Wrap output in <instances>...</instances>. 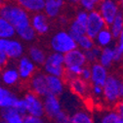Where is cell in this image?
Listing matches in <instances>:
<instances>
[{"label":"cell","instance_id":"6da1fadb","mask_svg":"<svg viewBox=\"0 0 123 123\" xmlns=\"http://www.w3.org/2000/svg\"><path fill=\"white\" fill-rule=\"evenodd\" d=\"M0 17L7 20L16 31L30 25V15L16 2L6 1L0 7Z\"/></svg>","mask_w":123,"mask_h":123},{"label":"cell","instance_id":"7a4b0ae2","mask_svg":"<svg viewBox=\"0 0 123 123\" xmlns=\"http://www.w3.org/2000/svg\"><path fill=\"white\" fill-rule=\"evenodd\" d=\"M50 48L52 49V52L65 55L68 52L77 48V45L68 30L61 29L51 37Z\"/></svg>","mask_w":123,"mask_h":123},{"label":"cell","instance_id":"3957f363","mask_svg":"<svg viewBox=\"0 0 123 123\" xmlns=\"http://www.w3.org/2000/svg\"><path fill=\"white\" fill-rule=\"evenodd\" d=\"M120 82L121 78L114 74H109L103 85V98L107 105H115L120 101Z\"/></svg>","mask_w":123,"mask_h":123},{"label":"cell","instance_id":"277c9868","mask_svg":"<svg viewBox=\"0 0 123 123\" xmlns=\"http://www.w3.org/2000/svg\"><path fill=\"white\" fill-rule=\"evenodd\" d=\"M42 68H43V72L46 74L64 78L66 73L64 55L56 52H52L48 54L44 64L42 65Z\"/></svg>","mask_w":123,"mask_h":123},{"label":"cell","instance_id":"5b68a950","mask_svg":"<svg viewBox=\"0 0 123 123\" xmlns=\"http://www.w3.org/2000/svg\"><path fill=\"white\" fill-rule=\"evenodd\" d=\"M0 49H1L9 60L17 61L25 56V48L24 42L17 38H0Z\"/></svg>","mask_w":123,"mask_h":123},{"label":"cell","instance_id":"8992f818","mask_svg":"<svg viewBox=\"0 0 123 123\" xmlns=\"http://www.w3.org/2000/svg\"><path fill=\"white\" fill-rule=\"evenodd\" d=\"M25 105V114L35 117L44 116V106L42 98L32 92H27L23 97Z\"/></svg>","mask_w":123,"mask_h":123},{"label":"cell","instance_id":"52a82bcc","mask_svg":"<svg viewBox=\"0 0 123 123\" xmlns=\"http://www.w3.org/2000/svg\"><path fill=\"white\" fill-rule=\"evenodd\" d=\"M96 10L104 19L106 26L112 23L116 15L120 12L117 0H101Z\"/></svg>","mask_w":123,"mask_h":123},{"label":"cell","instance_id":"ba28073f","mask_svg":"<svg viewBox=\"0 0 123 123\" xmlns=\"http://www.w3.org/2000/svg\"><path fill=\"white\" fill-rule=\"evenodd\" d=\"M106 25L104 19L102 18V16L97 10L88 12V18L85 28H86V34L89 37L94 39L95 36Z\"/></svg>","mask_w":123,"mask_h":123},{"label":"cell","instance_id":"9c48e42d","mask_svg":"<svg viewBox=\"0 0 123 123\" xmlns=\"http://www.w3.org/2000/svg\"><path fill=\"white\" fill-rule=\"evenodd\" d=\"M46 76L47 75L43 71H36L32 75V77L28 80V86L30 92H32V93L36 94L41 98L49 94Z\"/></svg>","mask_w":123,"mask_h":123},{"label":"cell","instance_id":"30bf717a","mask_svg":"<svg viewBox=\"0 0 123 123\" xmlns=\"http://www.w3.org/2000/svg\"><path fill=\"white\" fill-rule=\"evenodd\" d=\"M43 106H44V115L53 119L56 115H58L63 110V104L58 96L48 94L42 98Z\"/></svg>","mask_w":123,"mask_h":123},{"label":"cell","instance_id":"8fae6325","mask_svg":"<svg viewBox=\"0 0 123 123\" xmlns=\"http://www.w3.org/2000/svg\"><path fill=\"white\" fill-rule=\"evenodd\" d=\"M36 65L27 56H23L17 60V70L20 75V79L23 81H28L32 75L37 71Z\"/></svg>","mask_w":123,"mask_h":123},{"label":"cell","instance_id":"7c38bea8","mask_svg":"<svg viewBox=\"0 0 123 123\" xmlns=\"http://www.w3.org/2000/svg\"><path fill=\"white\" fill-rule=\"evenodd\" d=\"M30 25L38 35H45L50 30L49 18L43 12L34 13L30 16Z\"/></svg>","mask_w":123,"mask_h":123},{"label":"cell","instance_id":"4fadbf2b","mask_svg":"<svg viewBox=\"0 0 123 123\" xmlns=\"http://www.w3.org/2000/svg\"><path fill=\"white\" fill-rule=\"evenodd\" d=\"M20 75L16 67L5 66L0 69V82L7 88L13 87L20 82Z\"/></svg>","mask_w":123,"mask_h":123},{"label":"cell","instance_id":"5bb4252c","mask_svg":"<svg viewBox=\"0 0 123 123\" xmlns=\"http://www.w3.org/2000/svg\"><path fill=\"white\" fill-rule=\"evenodd\" d=\"M91 70V78L90 83L93 85L103 86L109 76V69L103 67L99 63H94L89 66Z\"/></svg>","mask_w":123,"mask_h":123},{"label":"cell","instance_id":"9a60e30c","mask_svg":"<svg viewBox=\"0 0 123 123\" xmlns=\"http://www.w3.org/2000/svg\"><path fill=\"white\" fill-rule=\"evenodd\" d=\"M68 84L70 91L75 95L81 98L86 97L90 93V85L89 82L84 81L79 76L77 77H71L68 79Z\"/></svg>","mask_w":123,"mask_h":123},{"label":"cell","instance_id":"2e32d148","mask_svg":"<svg viewBox=\"0 0 123 123\" xmlns=\"http://www.w3.org/2000/svg\"><path fill=\"white\" fill-rule=\"evenodd\" d=\"M64 63L65 68L70 67V66H79V67H85L87 66L86 58L84 55V52L80 50L79 48H75L67 54L64 55Z\"/></svg>","mask_w":123,"mask_h":123},{"label":"cell","instance_id":"e0dca14e","mask_svg":"<svg viewBox=\"0 0 123 123\" xmlns=\"http://www.w3.org/2000/svg\"><path fill=\"white\" fill-rule=\"evenodd\" d=\"M65 6V0H44L43 13L49 19H57Z\"/></svg>","mask_w":123,"mask_h":123},{"label":"cell","instance_id":"ac0fdd59","mask_svg":"<svg viewBox=\"0 0 123 123\" xmlns=\"http://www.w3.org/2000/svg\"><path fill=\"white\" fill-rule=\"evenodd\" d=\"M46 79H47V87L49 94L55 95L60 97L64 94L66 89V82L63 77H58L54 75H48L46 74Z\"/></svg>","mask_w":123,"mask_h":123},{"label":"cell","instance_id":"d6986e66","mask_svg":"<svg viewBox=\"0 0 123 123\" xmlns=\"http://www.w3.org/2000/svg\"><path fill=\"white\" fill-rule=\"evenodd\" d=\"M18 99L19 98L14 92L0 83V110L14 107Z\"/></svg>","mask_w":123,"mask_h":123},{"label":"cell","instance_id":"ffe728a7","mask_svg":"<svg viewBox=\"0 0 123 123\" xmlns=\"http://www.w3.org/2000/svg\"><path fill=\"white\" fill-rule=\"evenodd\" d=\"M0 118L3 123H24L25 115L13 107L0 110Z\"/></svg>","mask_w":123,"mask_h":123},{"label":"cell","instance_id":"44dd1931","mask_svg":"<svg viewBox=\"0 0 123 123\" xmlns=\"http://www.w3.org/2000/svg\"><path fill=\"white\" fill-rule=\"evenodd\" d=\"M114 40L115 39H114L112 33L111 32L109 26H105V28H103L94 38L95 45L98 46V47H100V48H105V47H109V46H112V43H113Z\"/></svg>","mask_w":123,"mask_h":123},{"label":"cell","instance_id":"7402d4cb","mask_svg":"<svg viewBox=\"0 0 123 123\" xmlns=\"http://www.w3.org/2000/svg\"><path fill=\"white\" fill-rule=\"evenodd\" d=\"M15 2L29 14L42 12L44 8V0H15Z\"/></svg>","mask_w":123,"mask_h":123},{"label":"cell","instance_id":"603a6c76","mask_svg":"<svg viewBox=\"0 0 123 123\" xmlns=\"http://www.w3.org/2000/svg\"><path fill=\"white\" fill-rule=\"evenodd\" d=\"M98 63L101 64L103 67L109 69L115 62H114V48L113 46L102 48L101 54L98 60Z\"/></svg>","mask_w":123,"mask_h":123},{"label":"cell","instance_id":"cb8c5ba5","mask_svg":"<svg viewBox=\"0 0 123 123\" xmlns=\"http://www.w3.org/2000/svg\"><path fill=\"white\" fill-rule=\"evenodd\" d=\"M27 57L31 60L36 66H41L44 64V62L47 57L46 52L40 48L39 46L36 45H32L30 46L29 49L27 50Z\"/></svg>","mask_w":123,"mask_h":123},{"label":"cell","instance_id":"d4e9b609","mask_svg":"<svg viewBox=\"0 0 123 123\" xmlns=\"http://www.w3.org/2000/svg\"><path fill=\"white\" fill-rule=\"evenodd\" d=\"M71 123H96L92 114L85 110H78L70 115Z\"/></svg>","mask_w":123,"mask_h":123},{"label":"cell","instance_id":"484cf974","mask_svg":"<svg viewBox=\"0 0 123 123\" xmlns=\"http://www.w3.org/2000/svg\"><path fill=\"white\" fill-rule=\"evenodd\" d=\"M68 33L71 35V37L76 41L79 37L86 34V28L85 25L76 20H72L68 25Z\"/></svg>","mask_w":123,"mask_h":123},{"label":"cell","instance_id":"4316f807","mask_svg":"<svg viewBox=\"0 0 123 123\" xmlns=\"http://www.w3.org/2000/svg\"><path fill=\"white\" fill-rule=\"evenodd\" d=\"M16 36L15 27L4 18L0 17V38H13Z\"/></svg>","mask_w":123,"mask_h":123},{"label":"cell","instance_id":"83f0119b","mask_svg":"<svg viewBox=\"0 0 123 123\" xmlns=\"http://www.w3.org/2000/svg\"><path fill=\"white\" fill-rule=\"evenodd\" d=\"M16 35L19 37V39L22 42H32L36 38V33L31 27V25H29L27 27H25L23 29H20L18 31H16Z\"/></svg>","mask_w":123,"mask_h":123},{"label":"cell","instance_id":"f1b7e54d","mask_svg":"<svg viewBox=\"0 0 123 123\" xmlns=\"http://www.w3.org/2000/svg\"><path fill=\"white\" fill-rule=\"evenodd\" d=\"M109 28L111 30V32L112 33L114 39H116L119 33L121 32V30L123 29V13L122 12H119L116 15V17L114 18L112 23L109 25Z\"/></svg>","mask_w":123,"mask_h":123},{"label":"cell","instance_id":"f546056e","mask_svg":"<svg viewBox=\"0 0 123 123\" xmlns=\"http://www.w3.org/2000/svg\"><path fill=\"white\" fill-rule=\"evenodd\" d=\"M76 45H77V48L85 52L87 50H90L91 48H93L95 46V42L93 38L89 37L87 34H84L76 40Z\"/></svg>","mask_w":123,"mask_h":123},{"label":"cell","instance_id":"4dcf8cb0","mask_svg":"<svg viewBox=\"0 0 123 123\" xmlns=\"http://www.w3.org/2000/svg\"><path fill=\"white\" fill-rule=\"evenodd\" d=\"M114 48V62H118L123 60V29L116 38V44L113 46Z\"/></svg>","mask_w":123,"mask_h":123},{"label":"cell","instance_id":"1f68e13d","mask_svg":"<svg viewBox=\"0 0 123 123\" xmlns=\"http://www.w3.org/2000/svg\"><path fill=\"white\" fill-rule=\"evenodd\" d=\"M101 50L102 48L98 47V46H94L93 48H91L90 50H87L84 52V55H85V58H86V62L87 64H94V63H98V60H99V57H100V54H101Z\"/></svg>","mask_w":123,"mask_h":123},{"label":"cell","instance_id":"d6a6232c","mask_svg":"<svg viewBox=\"0 0 123 123\" xmlns=\"http://www.w3.org/2000/svg\"><path fill=\"white\" fill-rule=\"evenodd\" d=\"M118 118L119 116L115 111H106L101 114L98 123H117Z\"/></svg>","mask_w":123,"mask_h":123},{"label":"cell","instance_id":"836d02e7","mask_svg":"<svg viewBox=\"0 0 123 123\" xmlns=\"http://www.w3.org/2000/svg\"><path fill=\"white\" fill-rule=\"evenodd\" d=\"M100 2H101V0H80L79 5L81 6L83 10L90 12V11L96 10Z\"/></svg>","mask_w":123,"mask_h":123},{"label":"cell","instance_id":"e575fe53","mask_svg":"<svg viewBox=\"0 0 123 123\" xmlns=\"http://www.w3.org/2000/svg\"><path fill=\"white\" fill-rule=\"evenodd\" d=\"M54 123H71L70 122V115H68L65 111H62L58 115L53 118Z\"/></svg>","mask_w":123,"mask_h":123},{"label":"cell","instance_id":"d590c367","mask_svg":"<svg viewBox=\"0 0 123 123\" xmlns=\"http://www.w3.org/2000/svg\"><path fill=\"white\" fill-rule=\"evenodd\" d=\"M87 18H88V12L81 9L79 10L77 13H76L75 17H74V20H76L77 22L83 24L85 26H86V23H87Z\"/></svg>","mask_w":123,"mask_h":123},{"label":"cell","instance_id":"8d00e7d4","mask_svg":"<svg viewBox=\"0 0 123 123\" xmlns=\"http://www.w3.org/2000/svg\"><path fill=\"white\" fill-rule=\"evenodd\" d=\"M90 94L96 98H101L103 96V86L99 85H93L90 86Z\"/></svg>","mask_w":123,"mask_h":123},{"label":"cell","instance_id":"74e56055","mask_svg":"<svg viewBox=\"0 0 123 123\" xmlns=\"http://www.w3.org/2000/svg\"><path fill=\"white\" fill-rule=\"evenodd\" d=\"M13 109H15L17 111H19L20 113L25 115V103H24L23 98H19L17 100V102H16V104H15Z\"/></svg>","mask_w":123,"mask_h":123},{"label":"cell","instance_id":"f35d334b","mask_svg":"<svg viewBox=\"0 0 123 123\" xmlns=\"http://www.w3.org/2000/svg\"><path fill=\"white\" fill-rule=\"evenodd\" d=\"M79 77L82 78L84 81H87L90 83V78H91V70H90V67L89 66H85L83 67Z\"/></svg>","mask_w":123,"mask_h":123},{"label":"cell","instance_id":"ab89813d","mask_svg":"<svg viewBox=\"0 0 123 123\" xmlns=\"http://www.w3.org/2000/svg\"><path fill=\"white\" fill-rule=\"evenodd\" d=\"M24 123H45V120L43 119V117H35L25 114Z\"/></svg>","mask_w":123,"mask_h":123},{"label":"cell","instance_id":"60d3db41","mask_svg":"<svg viewBox=\"0 0 123 123\" xmlns=\"http://www.w3.org/2000/svg\"><path fill=\"white\" fill-rule=\"evenodd\" d=\"M8 61H9V59H8V57L6 56V54H5L1 49H0V68H4L5 66H7Z\"/></svg>","mask_w":123,"mask_h":123},{"label":"cell","instance_id":"b9f144b4","mask_svg":"<svg viewBox=\"0 0 123 123\" xmlns=\"http://www.w3.org/2000/svg\"><path fill=\"white\" fill-rule=\"evenodd\" d=\"M115 111L119 117L123 118V100H120L115 104Z\"/></svg>","mask_w":123,"mask_h":123},{"label":"cell","instance_id":"7bdbcfd3","mask_svg":"<svg viewBox=\"0 0 123 123\" xmlns=\"http://www.w3.org/2000/svg\"><path fill=\"white\" fill-rule=\"evenodd\" d=\"M57 19H58L59 23H60L61 25H66L68 24V18L67 16H63V15H60V16H59Z\"/></svg>","mask_w":123,"mask_h":123},{"label":"cell","instance_id":"ee69618b","mask_svg":"<svg viewBox=\"0 0 123 123\" xmlns=\"http://www.w3.org/2000/svg\"><path fill=\"white\" fill-rule=\"evenodd\" d=\"M80 0H65V2H68L71 5H78Z\"/></svg>","mask_w":123,"mask_h":123},{"label":"cell","instance_id":"f6af8a7d","mask_svg":"<svg viewBox=\"0 0 123 123\" xmlns=\"http://www.w3.org/2000/svg\"><path fill=\"white\" fill-rule=\"evenodd\" d=\"M117 1H118V5H119L120 12L123 13V0H117Z\"/></svg>","mask_w":123,"mask_h":123},{"label":"cell","instance_id":"bcb514c9","mask_svg":"<svg viewBox=\"0 0 123 123\" xmlns=\"http://www.w3.org/2000/svg\"><path fill=\"white\" fill-rule=\"evenodd\" d=\"M6 1H7V0H0V7H1V6H2Z\"/></svg>","mask_w":123,"mask_h":123},{"label":"cell","instance_id":"7dc6e473","mask_svg":"<svg viewBox=\"0 0 123 123\" xmlns=\"http://www.w3.org/2000/svg\"><path fill=\"white\" fill-rule=\"evenodd\" d=\"M117 123H123V118L122 117H119L118 120H117Z\"/></svg>","mask_w":123,"mask_h":123},{"label":"cell","instance_id":"c3c4849f","mask_svg":"<svg viewBox=\"0 0 123 123\" xmlns=\"http://www.w3.org/2000/svg\"><path fill=\"white\" fill-rule=\"evenodd\" d=\"M0 123H3V122H2V120H1V118H0Z\"/></svg>","mask_w":123,"mask_h":123}]
</instances>
